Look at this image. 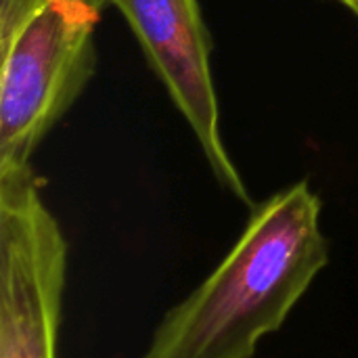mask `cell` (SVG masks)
Masks as SVG:
<instances>
[{"mask_svg": "<svg viewBox=\"0 0 358 358\" xmlns=\"http://www.w3.org/2000/svg\"><path fill=\"white\" fill-rule=\"evenodd\" d=\"M321 210L308 180L254 203L229 254L164 315L141 358H254L329 262Z\"/></svg>", "mask_w": 358, "mask_h": 358, "instance_id": "6da1fadb", "label": "cell"}, {"mask_svg": "<svg viewBox=\"0 0 358 358\" xmlns=\"http://www.w3.org/2000/svg\"><path fill=\"white\" fill-rule=\"evenodd\" d=\"M67 254L34 166L0 170V358H57Z\"/></svg>", "mask_w": 358, "mask_h": 358, "instance_id": "3957f363", "label": "cell"}, {"mask_svg": "<svg viewBox=\"0 0 358 358\" xmlns=\"http://www.w3.org/2000/svg\"><path fill=\"white\" fill-rule=\"evenodd\" d=\"M334 2H338L340 6H344L352 17L358 19V0H334Z\"/></svg>", "mask_w": 358, "mask_h": 358, "instance_id": "5b68a950", "label": "cell"}, {"mask_svg": "<svg viewBox=\"0 0 358 358\" xmlns=\"http://www.w3.org/2000/svg\"><path fill=\"white\" fill-rule=\"evenodd\" d=\"M109 0H0V170L31 166L96 71Z\"/></svg>", "mask_w": 358, "mask_h": 358, "instance_id": "7a4b0ae2", "label": "cell"}, {"mask_svg": "<svg viewBox=\"0 0 358 358\" xmlns=\"http://www.w3.org/2000/svg\"><path fill=\"white\" fill-rule=\"evenodd\" d=\"M109 4L126 19L147 65L187 122L218 185L252 208L248 185L222 136L212 36L199 0H109Z\"/></svg>", "mask_w": 358, "mask_h": 358, "instance_id": "277c9868", "label": "cell"}]
</instances>
